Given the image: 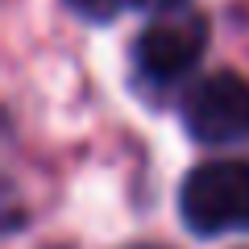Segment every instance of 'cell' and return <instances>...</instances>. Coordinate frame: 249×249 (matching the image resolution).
Returning a JSON list of instances; mask_svg holds the SVG:
<instances>
[{
  "instance_id": "cell-1",
  "label": "cell",
  "mask_w": 249,
  "mask_h": 249,
  "mask_svg": "<svg viewBox=\"0 0 249 249\" xmlns=\"http://www.w3.org/2000/svg\"><path fill=\"white\" fill-rule=\"evenodd\" d=\"M178 212L187 229L216 237V232L249 229V162H204L183 178Z\"/></svg>"
},
{
  "instance_id": "cell-3",
  "label": "cell",
  "mask_w": 249,
  "mask_h": 249,
  "mask_svg": "<svg viewBox=\"0 0 249 249\" xmlns=\"http://www.w3.org/2000/svg\"><path fill=\"white\" fill-rule=\"evenodd\" d=\"M204 46H208V21L199 13L178 9V13H162L158 21H150L142 29L133 58L142 79L175 83L204 58Z\"/></svg>"
},
{
  "instance_id": "cell-5",
  "label": "cell",
  "mask_w": 249,
  "mask_h": 249,
  "mask_svg": "<svg viewBox=\"0 0 249 249\" xmlns=\"http://www.w3.org/2000/svg\"><path fill=\"white\" fill-rule=\"evenodd\" d=\"M142 9H154V13H178L187 0H137Z\"/></svg>"
},
{
  "instance_id": "cell-4",
  "label": "cell",
  "mask_w": 249,
  "mask_h": 249,
  "mask_svg": "<svg viewBox=\"0 0 249 249\" xmlns=\"http://www.w3.org/2000/svg\"><path fill=\"white\" fill-rule=\"evenodd\" d=\"M79 17L88 21H112L121 9H129V4H137V0H67Z\"/></svg>"
},
{
  "instance_id": "cell-6",
  "label": "cell",
  "mask_w": 249,
  "mask_h": 249,
  "mask_svg": "<svg viewBox=\"0 0 249 249\" xmlns=\"http://www.w3.org/2000/svg\"><path fill=\"white\" fill-rule=\"evenodd\" d=\"M133 249H162V245H133Z\"/></svg>"
},
{
  "instance_id": "cell-2",
  "label": "cell",
  "mask_w": 249,
  "mask_h": 249,
  "mask_svg": "<svg viewBox=\"0 0 249 249\" xmlns=\"http://www.w3.org/2000/svg\"><path fill=\"white\" fill-rule=\"evenodd\" d=\"M187 133L204 145H232L249 137V79L216 71L199 79L183 100Z\"/></svg>"
}]
</instances>
